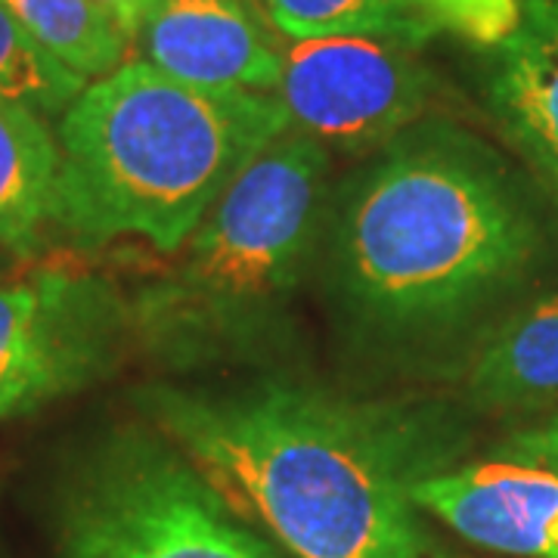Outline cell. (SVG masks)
Wrapping results in <instances>:
<instances>
[{
    "label": "cell",
    "mask_w": 558,
    "mask_h": 558,
    "mask_svg": "<svg viewBox=\"0 0 558 558\" xmlns=\"http://www.w3.org/2000/svg\"><path fill=\"white\" fill-rule=\"evenodd\" d=\"M134 44L171 78L274 97L282 47L245 0H156Z\"/></svg>",
    "instance_id": "obj_8"
},
{
    "label": "cell",
    "mask_w": 558,
    "mask_h": 558,
    "mask_svg": "<svg viewBox=\"0 0 558 558\" xmlns=\"http://www.w3.org/2000/svg\"><path fill=\"white\" fill-rule=\"evenodd\" d=\"M97 3H100L102 10L112 16V22L124 32V38L134 44L140 25L149 16V10H153L156 0H97Z\"/></svg>",
    "instance_id": "obj_18"
},
{
    "label": "cell",
    "mask_w": 558,
    "mask_h": 558,
    "mask_svg": "<svg viewBox=\"0 0 558 558\" xmlns=\"http://www.w3.org/2000/svg\"><path fill=\"white\" fill-rule=\"evenodd\" d=\"M487 100L502 134L558 196V0H521L519 28L494 47Z\"/></svg>",
    "instance_id": "obj_10"
},
{
    "label": "cell",
    "mask_w": 558,
    "mask_h": 558,
    "mask_svg": "<svg viewBox=\"0 0 558 558\" xmlns=\"http://www.w3.org/2000/svg\"><path fill=\"white\" fill-rule=\"evenodd\" d=\"M332 245L360 317L385 336L422 339L515 286L539 227L484 143L422 119L351 180Z\"/></svg>",
    "instance_id": "obj_2"
},
{
    "label": "cell",
    "mask_w": 558,
    "mask_h": 558,
    "mask_svg": "<svg viewBox=\"0 0 558 558\" xmlns=\"http://www.w3.org/2000/svg\"><path fill=\"white\" fill-rule=\"evenodd\" d=\"M329 168L332 153L292 128L267 143L174 252L171 270L134 299L140 341L196 354L270 314L314 248Z\"/></svg>",
    "instance_id": "obj_4"
},
{
    "label": "cell",
    "mask_w": 558,
    "mask_h": 558,
    "mask_svg": "<svg viewBox=\"0 0 558 558\" xmlns=\"http://www.w3.org/2000/svg\"><path fill=\"white\" fill-rule=\"evenodd\" d=\"M62 558H279L159 432L97 440L57 499Z\"/></svg>",
    "instance_id": "obj_5"
},
{
    "label": "cell",
    "mask_w": 558,
    "mask_h": 558,
    "mask_svg": "<svg viewBox=\"0 0 558 558\" xmlns=\"http://www.w3.org/2000/svg\"><path fill=\"white\" fill-rule=\"evenodd\" d=\"M469 395L484 410L506 413L558 407V295L499 326L472 363Z\"/></svg>",
    "instance_id": "obj_12"
},
{
    "label": "cell",
    "mask_w": 558,
    "mask_h": 558,
    "mask_svg": "<svg viewBox=\"0 0 558 558\" xmlns=\"http://www.w3.org/2000/svg\"><path fill=\"white\" fill-rule=\"evenodd\" d=\"M418 509L459 537L502 556L558 558V475L539 465L490 459L435 472L413 487Z\"/></svg>",
    "instance_id": "obj_9"
},
{
    "label": "cell",
    "mask_w": 558,
    "mask_h": 558,
    "mask_svg": "<svg viewBox=\"0 0 558 558\" xmlns=\"http://www.w3.org/2000/svg\"><path fill=\"white\" fill-rule=\"evenodd\" d=\"M282 131L277 97L208 90L124 60L60 116L57 227L90 242L137 236L174 255Z\"/></svg>",
    "instance_id": "obj_3"
},
{
    "label": "cell",
    "mask_w": 558,
    "mask_h": 558,
    "mask_svg": "<svg viewBox=\"0 0 558 558\" xmlns=\"http://www.w3.org/2000/svg\"><path fill=\"white\" fill-rule=\"evenodd\" d=\"M62 153L32 106L0 97V252L32 258L57 227Z\"/></svg>",
    "instance_id": "obj_11"
},
{
    "label": "cell",
    "mask_w": 558,
    "mask_h": 558,
    "mask_svg": "<svg viewBox=\"0 0 558 558\" xmlns=\"http://www.w3.org/2000/svg\"><path fill=\"white\" fill-rule=\"evenodd\" d=\"M438 32L494 50L521 22V0H416Z\"/></svg>",
    "instance_id": "obj_16"
},
{
    "label": "cell",
    "mask_w": 558,
    "mask_h": 558,
    "mask_svg": "<svg viewBox=\"0 0 558 558\" xmlns=\"http://www.w3.org/2000/svg\"><path fill=\"white\" fill-rule=\"evenodd\" d=\"M87 81L53 60L0 3V97L25 102L40 116H62Z\"/></svg>",
    "instance_id": "obj_15"
},
{
    "label": "cell",
    "mask_w": 558,
    "mask_h": 558,
    "mask_svg": "<svg viewBox=\"0 0 558 558\" xmlns=\"http://www.w3.org/2000/svg\"><path fill=\"white\" fill-rule=\"evenodd\" d=\"M137 341L134 299L100 270L47 264L0 279V418L100 385Z\"/></svg>",
    "instance_id": "obj_6"
},
{
    "label": "cell",
    "mask_w": 558,
    "mask_h": 558,
    "mask_svg": "<svg viewBox=\"0 0 558 558\" xmlns=\"http://www.w3.org/2000/svg\"><path fill=\"white\" fill-rule=\"evenodd\" d=\"M435 75L398 40L341 35L282 47L277 97L289 128L329 153H379L422 121Z\"/></svg>",
    "instance_id": "obj_7"
},
{
    "label": "cell",
    "mask_w": 558,
    "mask_h": 558,
    "mask_svg": "<svg viewBox=\"0 0 558 558\" xmlns=\"http://www.w3.org/2000/svg\"><path fill=\"white\" fill-rule=\"evenodd\" d=\"M13 20L84 81L116 72L131 40L97 0H0Z\"/></svg>",
    "instance_id": "obj_13"
},
{
    "label": "cell",
    "mask_w": 558,
    "mask_h": 558,
    "mask_svg": "<svg viewBox=\"0 0 558 558\" xmlns=\"http://www.w3.org/2000/svg\"><path fill=\"white\" fill-rule=\"evenodd\" d=\"M502 459L539 465V469H549L558 475V413H553L549 422H543V425L512 435L502 444Z\"/></svg>",
    "instance_id": "obj_17"
},
{
    "label": "cell",
    "mask_w": 558,
    "mask_h": 558,
    "mask_svg": "<svg viewBox=\"0 0 558 558\" xmlns=\"http://www.w3.org/2000/svg\"><path fill=\"white\" fill-rule=\"evenodd\" d=\"M0 274H3V255H0Z\"/></svg>",
    "instance_id": "obj_19"
},
{
    "label": "cell",
    "mask_w": 558,
    "mask_h": 558,
    "mask_svg": "<svg viewBox=\"0 0 558 558\" xmlns=\"http://www.w3.org/2000/svg\"><path fill=\"white\" fill-rule=\"evenodd\" d=\"M260 7L292 40L366 35L418 50L438 35L416 0H260Z\"/></svg>",
    "instance_id": "obj_14"
},
{
    "label": "cell",
    "mask_w": 558,
    "mask_h": 558,
    "mask_svg": "<svg viewBox=\"0 0 558 558\" xmlns=\"http://www.w3.org/2000/svg\"><path fill=\"white\" fill-rule=\"evenodd\" d=\"M153 428L242 521L295 558H428L413 487L435 475L407 418L329 391L255 381L153 388Z\"/></svg>",
    "instance_id": "obj_1"
}]
</instances>
